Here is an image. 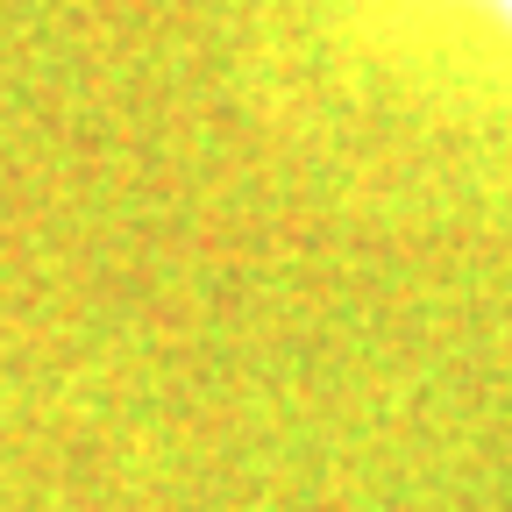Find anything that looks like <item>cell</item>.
<instances>
[{"label": "cell", "mask_w": 512, "mask_h": 512, "mask_svg": "<svg viewBox=\"0 0 512 512\" xmlns=\"http://www.w3.org/2000/svg\"><path fill=\"white\" fill-rule=\"evenodd\" d=\"M470 8H484L491 22H505V29H512V0H470Z\"/></svg>", "instance_id": "cell-1"}]
</instances>
